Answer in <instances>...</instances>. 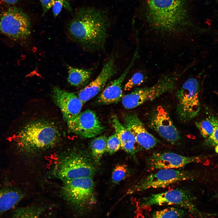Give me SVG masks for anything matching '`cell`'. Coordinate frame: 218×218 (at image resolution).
<instances>
[{
	"instance_id": "cell-13",
	"label": "cell",
	"mask_w": 218,
	"mask_h": 218,
	"mask_svg": "<svg viewBox=\"0 0 218 218\" xmlns=\"http://www.w3.org/2000/svg\"><path fill=\"white\" fill-rule=\"evenodd\" d=\"M115 58L111 55L104 64L102 69L95 79L82 89L78 96L84 104L100 92L108 81L117 73Z\"/></svg>"
},
{
	"instance_id": "cell-5",
	"label": "cell",
	"mask_w": 218,
	"mask_h": 218,
	"mask_svg": "<svg viewBox=\"0 0 218 218\" xmlns=\"http://www.w3.org/2000/svg\"><path fill=\"white\" fill-rule=\"evenodd\" d=\"M55 170L57 177L64 182L79 178L93 177L96 169L87 156L75 152L61 158Z\"/></svg>"
},
{
	"instance_id": "cell-31",
	"label": "cell",
	"mask_w": 218,
	"mask_h": 218,
	"mask_svg": "<svg viewBox=\"0 0 218 218\" xmlns=\"http://www.w3.org/2000/svg\"><path fill=\"white\" fill-rule=\"evenodd\" d=\"M215 150L216 152L218 153V145H217L215 147Z\"/></svg>"
},
{
	"instance_id": "cell-2",
	"label": "cell",
	"mask_w": 218,
	"mask_h": 218,
	"mask_svg": "<svg viewBox=\"0 0 218 218\" xmlns=\"http://www.w3.org/2000/svg\"><path fill=\"white\" fill-rule=\"evenodd\" d=\"M110 22L106 10L81 8L68 24L67 33L73 41L90 51L104 48Z\"/></svg>"
},
{
	"instance_id": "cell-1",
	"label": "cell",
	"mask_w": 218,
	"mask_h": 218,
	"mask_svg": "<svg viewBox=\"0 0 218 218\" xmlns=\"http://www.w3.org/2000/svg\"><path fill=\"white\" fill-rule=\"evenodd\" d=\"M145 31L148 43L169 51L187 48L194 34L184 0H147Z\"/></svg>"
},
{
	"instance_id": "cell-21",
	"label": "cell",
	"mask_w": 218,
	"mask_h": 218,
	"mask_svg": "<svg viewBox=\"0 0 218 218\" xmlns=\"http://www.w3.org/2000/svg\"><path fill=\"white\" fill-rule=\"evenodd\" d=\"M44 208L29 206L18 208L14 212L12 218H39Z\"/></svg>"
},
{
	"instance_id": "cell-23",
	"label": "cell",
	"mask_w": 218,
	"mask_h": 218,
	"mask_svg": "<svg viewBox=\"0 0 218 218\" xmlns=\"http://www.w3.org/2000/svg\"><path fill=\"white\" fill-rule=\"evenodd\" d=\"M216 120V118L213 117L208 118L195 123L196 127L204 137H209L212 134L214 130Z\"/></svg>"
},
{
	"instance_id": "cell-4",
	"label": "cell",
	"mask_w": 218,
	"mask_h": 218,
	"mask_svg": "<svg viewBox=\"0 0 218 218\" xmlns=\"http://www.w3.org/2000/svg\"><path fill=\"white\" fill-rule=\"evenodd\" d=\"M93 177L78 178L63 182L61 193L63 199L79 214L91 210L96 203Z\"/></svg>"
},
{
	"instance_id": "cell-27",
	"label": "cell",
	"mask_w": 218,
	"mask_h": 218,
	"mask_svg": "<svg viewBox=\"0 0 218 218\" xmlns=\"http://www.w3.org/2000/svg\"><path fill=\"white\" fill-rule=\"evenodd\" d=\"M41 5L43 12L42 15L45 14L51 8L53 7L55 2L57 0H39Z\"/></svg>"
},
{
	"instance_id": "cell-3",
	"label": "cell",
	"mask_w": 218,
	"mask_h": 218,
	"mask_svg": "<svg viewBox=\"0 0 218 218\" xmlns=\"http://www.w3.org/2000/svg\"><path fill=\"white\" fill-rule=\"evenodd\" d=\"M60 137L58 129L54 124L38 120L25 124L11 139L22 150L31 152L53 147L58 142Z\"/></svg>"
},
{
	"instance_id": "cell-30",
	"label": "cell",
	"mask_w": 218,
	"mask_h": 218,
	"mask_svg": "<svg viewBox=\"0 0 218 218\" xmlns=\"http://www.w3.org/2000/svg\"><path fill=\"white\" fill-rule=\"evenodd\" d=\"M7 3L11 4H14L16 3L18 0H2Z\"/></svg>"
},
{
	"instance_id": "cell-14",
	"label": "cell",
	"mask_w": 218,
	"mask_h": 218,
	"mask_svg": "<svg viewBox=\"0 0 218 218\" xmlns=\"http://www.w3.org/2000/svg\"><path fill=\"white\" fill-rule=\"evenodd\" d=\"M51 94L53 101L60 109L66 121L73 118L81 112L84 104L73 93L55 87Z\"/></svg>"
},
{
	"instance_id": "cell-11",
	"label": "cell",
	"mask_w": 218,
	"mask_h": 218,
	"mask_svg": "<svg viewBox=\"0 0 218 218\" xmlns=\"http://www.w3.org/2000/svg\"><path fill=\"white\" fill-rule=\"evenodd\" d=\"M150 127L165 140L172 144L180 140V133L174 124L169 113L161 106H157L149 120Z\"/></svg>"
},
{
	"instance_id": "cell-20",
	"label": "cell",
	"mask_w": 218,
	"mask_h": 218,
	"mask_svg": "<svg viewBox=\"0 0 218 218\" xmlns=\"http://www.w3.org/2000/svg\"><path fill=\"white\" fill-rule=\"evenodd\" d=\"M107 139L105 135H103L94 138L90 143L91 154L96 163H99L106 151Z\"/></svg>"
},
{
	"instance_id": "cell-25",
	"label": "cell",
	"mask_w": 218,
	"mask_h": 218,
	"mask_svg": "<svg viewBox=\"0 0 218 218\" xmlns=\"http://www.w3.org/2000/svg\"><path fill=\"white\" fill-rule=\"evenodd\" d=\"M146 76L142 71L135 73L125 84L124 89L125 91H129L133 88L142 84L145 80Z\"/></svg>"
},
{
	"instance_id": "cell-26",
	"label": "cell",
	"mask_w": 218,
	"mask_h": 218,
	"mask_svg": "<svg viewBox=\"0 0 218 218\" xmlns=\"http://www.w3.org/2000/svg\"><path fill=\"white\" fill-rule=\"evenodd\" d=\"M121 147L120 140L116 134L109 136L107 139L106 152L110 155L117 152Z\"/></svg>"
},
{
	"instance_id": "cell-12",
	"label": "cell",
	"mask_w": 218,
	"mask_h": 218,
	"mask_svg": "<svg viewBox=\"0 0 218 218\" xmlns=\"http://www.w3.org/2000/svg\"><path fill=\"white\" fill-rule=\"evenodd\" d=\"M197 156H186L170 152L153 153L147 160L148 171L162 169H179L199 161Z\"/></svg>"
},
{
	"instance_id": "cell-28",
	"label": "cell",
	"mask_w": 218,
	"mask_h": 218,
	"mask_svg": "<svg viewBox=\"0 0 218 218\" xmlns=\"http://www.w3.org/2000/svg\"><path fill=\"white\" fill-rule=\"evenodd\" d=\"M64 0H57L52 7V11L54 17L58 15L63 7Z\"/></svg>"
},
{
	"instance_id": "cell-10",
	"label": "cell",
	"mask_w": 218,
	"mask_h": 218,
	"mask_svg": "<svg viewBox=\"0 0 218 218\" xmlns=\"http://www.w3.org/2000/svg\"><path fill=\"white\" fill-rule=\"evenodd\" d=\"M190 194L186 190L177 189L153 194L144 198L141 203L142 207L153 205H176L193 212L194 208Z\"/></svg>"
},
{
	"instance_id": "cell-29",
	"label": "cell",
	"mask_w": 218,
	"mask_h": 218,
	"mask_svg": "<svg viewBox=\"0 0 218 218\" xmlns=\"http://www.w3.org/2000/svg\"><path fill=\"white\" fill-rule=\"evenodd\" d=\"M209 138L216 145H218V119H217L213 132Z\"/></svg>"
},
{
	"instance_id": "cell-18",
	"label": "cell",
	"mask_w": 218,
	"mask_h": 218,
	"mask_svg": "<svg viewBox=\"0 0 218 218\" xmlns=\"http://www.w3.org/2000/svg\"><path fill=\"white\" fill-rule=\"evenodd\" d=\"M23 197L22 192L15 189H0V214L15 207Z\"/></svg>"
},
{
	"instance_id": "cell-6",
	"label": "cell",
	"mask_w": 218,
	"mask_h": 218,
	"mask_svg": "<svg viewBox=\"0 0 218 218\" xmlns=\"http://www.w3.org/2000/svg\"><path fill=\"white\" fill-rule=\"evenodd\" d=\"M0 33L15 41L26 40L31 33L29 16L19 8H8L0 15Z\"/></svg>"
},
{
	"instance_id": "cell-17",
	"label": "cell",
	"mask_w": 218,
	"mask_h": 218,
	"mask_svg": "<svg viewBox=\"0 0 218 218\" xmlns=\"http://www.w3.org/2000/svg\"><path fill=\"white\" fill-rule=\"evenodd\" d=\"M109 121L120 140L122 149L135 157L139 150L138 144L133 134L121 123L116 115H112Z\"/></svg>"
},
{
	"instance_id": "cell-7",
	"label": "cell",
	"mask_w": 218,
	"mask_h": 218,
	"mask_svg": "<svg viewBox=\"0 0 218 218\" xmlns=\"http://www.w3.org/2000/svg\"><path fill=\"white\" fill-rule=\"evenodd\" d=\"M199 83L195 78L187 79L177 91L176 111L180 120L189 121L196 117L200 109Z\"/></svg>"
},
{
	"instance_id": "cell-24",
	"label": "cell",
	"mask_w": 218,
	"mask_h": 218,
	"mask_svg": "<svg viewBox=\"0 0 218 218\" xmlns=\"http://www.w3.org/2000/svg\"><path fill=\"white\" fill-rule=\"evenodd\" d=\"M128 169L124 164H118L114 167L112 173V181L117 183L124 179L128 174Z\"/></svg>"
},
{
	"instance_id": "cell-19",
	"label": "cell",
	"mask_w": 218,
	"mask_h": 218,
	"mask_svg": "<svg viewBox=\"0 0 218 218\" xmlns=\"http://www.w3.org/2000/svg\"><path fill=\"white\" fill-rule=\"evenodd\" d=\"M68 70L67 80L71 85L80 87L86 84L89 81L92 75V71L91 69H84L74 67L67 65Z\"/></svg>"
},
{
	"instance_id": "cell-9",
	"label": "cell",
	"mask_w": 218,
	"mask_h": 218,
	"mask_svg": "<svg viewBox=\"0 0 218 218\" xmlns=\"http://www.w3.org/2000/svg\"><path fill=\"white\" fill-rule=\"evenodd\" d=\"M66 122L71 132L84 138L94 137L101 134L105 129L95 112L90 110L81 112Z\"/></svg>"
},
{
	"instance_id": "cell-16",
	"label": "cell",
	"mask_w": 218,
	"mask_h": 218,
	"mask_svg": "<svg viewBox=\"0 0 218 218\" xmlns=\"http://www.w3.org/2000/svg\"><path fill=\"white\" fill-rule=\"evenodd\" d=\"M137 49L136 48L130 62L124 72L118 78L110 81L98 96L97 102L99 104H109L117 103L121 99L123 96V83L137 58Z\"/></svg>"
},
{
	"instance_id": "cell-15",
	"label": "cell",
	"mask_w": 218,
	"mask_h": 218,
	"mask_svg": "<svg viewBox=\"0 0 218 218\" xmlns=\"http://www.w3.org/2000/svg\"><path fill=\"white\" fill-rule=\"evenodd\" d=\"M124 126L134 136L138 144L146 150L155 147L158 140L149 132L143 123L135 114H129L124 117Z\"/></svg>"
},
{
	"instance_id": "cell-8",
	"label": "cell",
	"mask_w": 218,
	"mask_h": 218,
	"mask_svg": "<svg viewBox=\"0 0 218 218\" xmlns=\"http://www.w3.org/2000/svg\"><path fill=\"white\" fill-rule=\"evenodd\" d=\"M192 172L179 169L158 170L140 179L130 188L128 194L142 191L149 189L165 187L178 182L192 179Z\"/></svg>"
},
{
	"instance_id": "cell-22",
	"label": "cell",
	"mask_w": 218,
	"mask_h": 218,
	"mask_svg": "<svg viewBox=\"0 0 218 218\" xmlns=\"http://www.w3.org/2000/svg\"><path fill=\"white\" fill-rule=\"evenodd\" d=\"M185 215L183 209L169 207L155 211L149 218H183Z\"/></svg>"
}]
</instances>
